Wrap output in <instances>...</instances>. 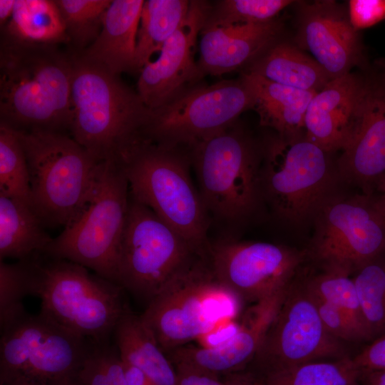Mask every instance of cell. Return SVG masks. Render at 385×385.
<instances>
[{"label":"cell","mask_w":385,"mask_h":385,"mask_svg":"<svg viewBox=\"0 0 385 385\" xmlns=\"http://www.w3.org/2000/svg\"><path fill=\"white\" fill-rule=\"evenodd\" d=\"M72 71L71 56L56 45L1 38V121L16 130L68 129Z\"/></svg>","instance_id":"6da1fadb"},{"label":"cell","mask_w":385,"mask_h":385,"mask_svg":"<svg viewBox=\"0 0 385 385\" xmlns=\"http://www.w3.org/2000/svg\"><path fill=\"white\" fill-rule=\"evenodd\" d=\"M116 160L130 195L169 225L200 257L208 255L207 210L190 174V154L139 135L126 143Z\"/></svg>","instance_id":"7a4b0ae2"},{"label":"cell","mask_w":385,"mask_h":385,"mask_svg":"<svg viewBox=\"0 0 385 385\" xmlns=\"http://www.w3.org/2000/svg\"><path fill=\"white\" fill-rule=\"evenodd\" d=\"M19 261L25 295L40 299V312L88 339L109 342L128 306L121 286L43 252Z\"/></svg>","instance_id":"3957f363"},{"label":"cell","mask_w":385,"mask_h":385,"mask_svg":"<svg viewBox=\"0 0 385 385\" xmlns=\"http://www.w3.org/2000/svg\"><path fill=\"white\" fill-rule=\"evenodd\" d=\"M71 58V137L98 162L116 159L139 134L150 110L118 76L76 54Z\"/></svg>","instance_id":"277c9868"},{"label":"cell","mask_w":385,"mask_h":385,"mask_svg":"<svg viewBox=\"0 0 385 385\" xmlns=\"http://www.w3.org/2000/svg\"><path fill=\"white\" fill-rule=\"evenodd\" d=\"M129 201L128 180L118 161L100 162L83 205L43 253L79 264L118 284V251Z\"/></svg>","instance_id":"5b68a950"},{"label":"cell","mask_w":385,"mask_h":385,"mask_svg":"<svg viewBox=\"0 0 385 385\" xmlns=\"http://www.w3.org/2000/svg\"><path fill=\"white\" fill-rule=\"evenodd\" d=\"M205 260L200 256L194 258L140 315L166 355L240 312L242 301L217 279Z\"/></svg>","instance_id":"8992f818"},{"label":"cell","mask_w":385,"mask_h":385,"mask_svg":"<svg viewBox=\"0 0 385 385\" xmlns=\"http://www.w3.org/2000/svg\"><path fill=\"white\" fill-rule=\"evenodd\" d=\"M0 324V385L77 384L90 339L25 309Z\"/></svg>","instance_id":"52a82bcc"},{"label":"cell","mask_w":385,"mask_h":385,"mask_svg":"<svg viewBox=\"0 0 385 385\" xmlns=\"http://www.w3.org/2000/svg\"><path fill=\"white\" fill-rule=\"evenodd\" d=\"M16 131L29 167L31 208L44 226L65 227L86 202L100 162L62 132Z\"/></svg>","instance_id":"ba28073f"},{"label":"cell","mask_w":385,"mask_h":385,"mask_svg":"<svg viewBox=\"0 0 385 385\" xmlns=\"http://www.w3.org/2000/svg\"><path fill=\"white\" fill-rule=\"evenodd\" d=\"M199 192L207 210L226 220L248 215L262 190L260 153L234 125L190 148Z\"/></svg>","instance_id":"9c48e42d"},{"label":"cell","mask_w":385,"mask_h":385,"mask_svg":"<svg viewBox=\"0 0 385 385\" xmlns=\"http://www.w3.org/2000/svg\"><path fill=\"white\" fill-rule=\"evenodd\" d=\"M197 255L179 233L130 195L118 251L119 285L147 306Z\"/></svg>","instance_id":"30bf717a"},{"label":"cell","mask_w":385,"mask_h":385,"mask_svg":"<svg viewBox=\"0 0 385 385\" xmlns=\"http://www.w3.org/2000/svg\"><path fill=\"white\" fill-rule=\"evenodd\" d=\"M327 153L304 133L277 134L265 143L261 188L280 217L297 222L318 211L332 180Z\"/></svg>","instance_id":"8fae6325"},{"label":"cell","mask_w":385,"mask_h":385,"mask_svg":"<svg viewBox=\"0 0 385 385\" xmlns=\"http://www.w3.org/2000/svg\"><path fill=\"white\" fill-rule=\"evenodd\" d=\"M252 93L241 76L208 86L190 88L165 105L150 111L139 135L173 147L188 146L235 124L252 109Z\"/></svg>","instance_id":"7c38bea8"},{"label":"cell","mask_w":385,"mask_h":385,"mask_svg":"<svg viewBox=\"0 0 385 385\" xmlns=\"http://www.w3.org/2000/svg\"><path fill=\"white\" fill-rule=\"evenodd\" d=\"M314 249L329 268L349 271L385 252V195L327 200L317 211Z\"/></svg>","instance_id":"4fadbf2b"},{"label":"cell","mask_w":385,"mask_h":385,"mask_svg":"<svg viewBox=\"0 0 385 385\" xmlns=\"http://www.w3.org/2000/svg\"><path fill=\"white\" fill-rule=\"evenodd\" d=\"M209 264L217 279L242 302L289 287L301 260L295 250L264 242L220 240L210 246Z\"/></svg>","instance_id":"5bb4252c"},{"label":"cell","mask_w":385,"mask_h":385,"mask_svg":"<svg viewBox=\"0 0 385 385\" xmlns=\"http://www.w3.org/2000/svg\"><path fill=\"white\" fill-rule=\"evenodd\" d=\"M210 5L206 1H190L181 26L165 43L158 58L139 72L137 93L148 110L165 105L201 78L195 60L196 42Z\"/></svg>","instance_id":"9a60e30c"},{"label":"cell","mask_w":385,"mask_h":385,"mask_svg":"<svg viewBox=\"0 0 385 385\" xmlns=\"http://www.w3.org/2000/svg\"><path fill=\"white\" fill-rule=\"evenodd\" d=\"M289 292V287L262 298L245 314L235 332L212 346H181L170 352L175 369L217 376L232 372L261 349Z\"/></svg>","instance_id":"2e32d148"},{"label":"cell","mask_w":385,"mask_h":385,"mask_svg":"<svg viewBox=\"0 0 385 385\" xmlns=\"http://www.w3.org/2000/svg\"><path fill=\"white\" fill-rule=\"evenodd\" d=\"M288 294L257 354L272 364V371L332 356L340 349L325 329L312 294Z\"/></svg>","instance_id":"e0dca14e"},{"label":"cell","mask_w":385,"mask_h":385,"mask_svg":"<svg viewBox=\"0 0 385 385\" xmlns=\"http://www.w3.org/2000/svg\"><path fill=\"white\" fill-rule=\"evenodd\" d=\"M298 43L309 51L330 79L350 73L363 58L359 32L349 12L333 1L303 4L298 24Z\"/></svg>","instance_id":"ac0fdd59"},{"label":"cell","mask_w":385,"mask_h":385,"mask_svg":"<svg viewBox=\"0 0 385 385\" xmlns=\"http://www.w3.org/2000/svg\"><path fill=\"white\" fill-rule=\"evenodd\" d=\"M366 78L353 73L332 79L312 98L304 117V135L327 153L344 150L359 125Z\"/></svg>","instance_id":"d6986e66"},{"label":"cell","mask_w":385,"mask_h":385,"mask_svg":"<svg viewBox=\"0 0 385 385\" xmlns=\"http://www.w3.org/2000/svg\"><path fill=\"white\" fill-rule=\"evenodd\" d=\"M338 165L364 193L380 191L385 180V73L366 78L361 120Z\"/></svg>","instance_id":"ffe728a7"},{"label":"cell","mask_w":385,"mask_h":385,"mask_svg":"<svg viewBox=\"0 0 385 385\" xmlns=\"http://www.w3.org/2000/svg\"><path fill=\"white\" fill-rule=\"evenodd\" d=\"M281 28L280 22L273 20L202 29L197 61L201 78L222 75L249 65L277 41Z\"/></svg>","instance_id":"44dd1931"},{"label":"cell","mask_w":385,"mask_h":385,"mask_svg":"<svg viewBox=\"0 0 385 385\" xmlns=\"http://www.w3.org/2000/svg\"><path fill=\"white\" fill-rule=\"evenodd\" d=\"M143 0H113L106 11L98 37L76 54L118 76L134 71Z\"/></svg>","instance_id":"7402d4cb"},{"label":"cell","mask_w":385,"mask_h":385,"mask_svg":"<svg viewBox=\"0 0 385 385\" xmlns=\"http://www.w3.org/2000/svg\"><path fill=\"white\" fill-rule=\"evenodd\" d=\"M242 77L252 93V109L262 125L282 135L304 133L306 111L317 92L283 86L252 73H243Z\"/></svg>","instance_id":"603a6c76"},{"label":"cell","mask_w":385,"mask_h":385,"mask_svg":"<svg viewBox=\"0 0 385 385\" xmlns=\"http://www.w3.org/2000/svg\"><path fill=\"white\" fill-rule=\"evenodd\" d=\"M115 346L124 363L144 374L155 385H176V370L140 316L127 306L113 333Z\"/></svg>","instance_id":"cb8c5ba5"},{"label":"cell","mask_w":385,"mask_h":385,"mask_svg":"<svg viewBox=\"0 0 385 385\" xmlns=\"http://www.w3.org/2000/svg\"><path fill=\"white\" fill-rule=\"evenodd\" d=\"M247 73L283 86L317 93L331 81L314 58L287 42L277 41L249 64Z\"/></svg>","instance_id":"d4e9b609"},{"label":"cell","mask_w":385,"mask_h":385,"mask_svg":"<svg viewBox=\"0 0 385 385\" xmlns=\"http://www.w3.org/2000/svg\"><path fill=\"white\" fill-rule=\"evenodd\" d=\"M52 240L31 206L0 194L1 260L43 252Z\"/></svg>","instance_id":"484cf974"},{"label":"cell","mask_w":385,"mask_h":385,"mask_svg":"<svg viewBox=\"0 0 385 385\" xmlns=\"http://www.w3.org/2000/svg\"><path fill=\"white\" fill-rule=\"evenodd\" d=\"M2 27V38L14 41L46 45L69 42L55 1L16 0L12 16Z\"/></svg>","instance_id":"4316f807"},{"label":"cell","mask_w":385,"mask_h":385,"mask_svg":"<svg viewBox=\"0 0 385 385\" xmlns=\"http://www.w3.org/2000/svg\"><path fill=\"white\" fill-rule=\"evenodd\" d=\"M190 1H145L137 35L134 71L140 72L178 30L190 9Z\"/></svg>","instance_id":"83f0119b"},{"label":"cell","mask_w":385,"mask_h":385,"mask_svg":"<svg viewBox=\"0 0 385 385\" xmlns=\"http://www.w3.org/2000/svg\"><path fill=\"white\" fill-rule=\"evenodd\" d=\"M0 194L31 207L26 158L15 128L0 121Z\"/></svg>","instance_id":"f1b7e54d"},{"label":"cell","mask_w":385,"mask_h":385,"mask_svg":"<svg viewBox=\"0 0 385 385\" xmlns=\"http://www.w3.org/2000/svg\"><path fill=\"white\" fill-rule=\"evenodd\" d=\"M359 371L352 360L310 361L270 372L266 385H352Z\"/></svg>","instance_id":"f546056e"},{"label":"cell","mask_w":385,"mask_h":385,"mask_svg":"<svg viewBox=\"0 0 385 385\" xmlns=\"http://www.w3.org/2000/svg\"><path fill=\"white\" fill-rule=\"evenodd\" d=\"M309 292L345 314L363 338L371 336L361 311L354 280L349 277L348 272L329 268L326 273L312 281Z\"/></svg>","instance_id":"4dcf8cb0"},{"label":"cell","mask_w":385,"mask_h":385,"mask_svg":"<svg viewBox=\"0 0 385 385\" xmlns=\"http://www.w3.org/2000/svg\"><path fill=\"white\" fill-rule=\"evenodd\" d=\"M357 269L353 280L361 311L371 336L385 329V262L378 258Z\"/></svg>","instance_id":"1f68e13d"},{"label":"cell","mask_w":385,"mask_h":385,"mask_svg":"<svg viewBox=\"0 0 385 385\" xmlns=\"http://www.w3.org/2000/svg\"><path fill=\"white\" fill-rule=\"evenodd\" d=\"M289 0H221L210 5L204 28L262 24L274 18Z\"/></svg>","instance_id":"d6a6232c"},{"label":"cell","mask_w":385,"mask_h":385,"mask_svg":"<svg viewBox=\"0 0 385 385\" xmlns=\"http://www.w3.org/2000/svg\"><path fill=\"white\" fill-rule=\"evenodd\" d=\"M69 42L81 49L101 32L111 0H56Z\"/></svg>","instance_id":"836d02e7"},{"label":"cell","mask_w":385,"mask_h":385,"mask_svg":"<svg viewBox=\"0 0 385 385\" xmlns=\"http://www.w3.org/2000/svg\"><path fill=\"white\" fill-rule=\"evenodd\" d=\"M79 385H128L118 351L110 342L91 340L88 354L78 376Z\"/></svg>","instance_id":"e575fe53"},{"label":"cell","mask_w":385,"mask_h":385,"mask_svg":"<svg viewBox=\"0 0 385 385\" xmlns=\"http://www.w3.org/2000/svg\"><path fill=\"white\" fill-rule=\"evenodd\" d=\"M24 269L20 261L0 262V323L24 309Z\"/></svg>","instance_id":"d590c367"},{"label":"cell","mask_w":385,"mask_h":385,"mask_svg":"<svg viewBox=\"0 0 385 385\" xmlns=\"http://www.w3.org/2000/svg\"><path fill=\"white\" fill-rule=\"evenodd\" d=\"M312 296L315 301L321 321L329 334L336 339L344 340L363 338L358 329L345 314L313 294Z\"/></svg>","instance_id":"8d00e7d4"},{"label":"cell","mask_w":385,"mask_h":385,"mask_svg":"<svg viewBox=\"0 0 385 385\" xmlns=\"http://www.w3.org/2000/svg\"><path fill=\"white\" fill-rule=\"evenodd\" d=\"M349 16L355 29L372 26L385 18L384 0H351Z\"/></svg>","instance_id":"74e56055"},{"label":"cell","mask_w":385,"mask_h":385,"mask_svg":"<svg viewBox=\"0 0 385 385\" xmlns=\"http://www.w3.org/2000/svg\"><path fill=\"white\" fill-rule=\"evenodd\" d=\"M352 361L359 370H385V337L371 344Z\"/></svg>","instance_id":"f35d334b"},{"label":"cell","mask_w":385,"mask_h":385,"mask_svg":"<svg viewBox=\"0 0 385 385\" xmlns=\"http://www.w3.org/2000/svg\"><path fill=\"white\" fill-rule=\"evenodd\" d=\"M176 385H225L217 376L185 369H175Z\"/></svg>","instance_id":"ab89813d"},{"label":"cell","mask_w":385,"mask_h":385,"mask_svg":"<svg viewBox=\"0 0 385 385\" xmlns=\"http://www.w3.org/2000/svg\"><path fill=\"white\" fill-rule=\"evenodd\" d=\"M122 363L128 385H155L135 367L123 361Z\"/></svg>","instance_id":"60d3db41"},{"label":"cell","mask_w":385,"mask_h":385,"mask_svg":"<svg viewBox=\"0 0 385 385\" xmlns=\"http://www.w3.org/2000/svg\"><path fill=\"white\" fill-rule=\"evenodd\" d=\"M16 0H0V24L4 26L14 12Z\"/></svg>","instance_id":"b9f144b4"},{"label":"cell","mask_w":385,"mask_h":385,"mask_svg":"<svg viewBox=\"0 0 385 385\" xmlns=\"http://www.w3.org/2000/svg\"><path fill=\"white\" fill-rule=\"evenodd\" d=\"M368 381L369 385H385V370L371 371Z\"/></svg>","instance_id":"7bdbcfd3"},{"label":"cell","mask_w":385,"mask_h":385,"mask_svg":"<svg viewBox=\"0 0 385 385\" xmlns=\"http://www.w3.org/2000/svg\"><path fill=\"white\" fill-rule=\"evenodd\" d=\"M225 385H248L247 384H243V383H241V382H237V381H230V382H226L225 383Z\"/></svg>","instance_id":"ee69618b"},{"label":"cell","mask_w":385,"mask_h":385,"mask_svg":"<svg viewBox=\"0 0 385 385\" xmlns=\"http://www.w3.org/2000/svg\"><path fill=\"white\" fill-rule=\"evenodd\" d=\"M380 192H382V193H384L385 195V180H384V183H383V185L381 186V188L380 190Z\"/></svg>","instance_id":"f6af8a7d"},{"label":"cell","mask_w":385,"mask_h":385,"mask_svg":"<svg viewBox=\"0 0 385 385\" xmlns=\"http://www.w3.org/2000/svg\"><path fill=\"white\" fill-rule=\"evenodd\" d=\"M76 385H79V384H78L77 383V384H76Z\"/></svg>","instance_id":"bcb514c9"}]
</instances>
